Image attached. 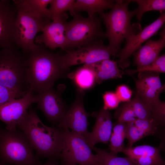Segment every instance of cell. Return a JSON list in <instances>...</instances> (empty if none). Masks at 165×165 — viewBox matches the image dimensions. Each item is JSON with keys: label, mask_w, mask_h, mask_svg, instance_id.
<instances>
[{"label": "cell", "mask_w": 165, "mask_h": 165, "mask_svg": "<svg viewBox=\"0 0 165 165\" xmlns=\"http://www.w3.org/2000/svg\"><path fill=\"white\" fill-rule=\"evenodd\" d=\"M45 47L39 45L27 56V82L33 94L53 88L55 81L64 77L68 70L63 67L62 54L51 52Z\"/></svg>", "instance_id": "cell-1"}, {"label": "cell", "mask_w": 165, "mask_h": 165, "mask_svg": "<svg viewBox=\"0 0 165 165\" xmlns=\"http://www.w3.org/2000/svg\"><path fill=\"white\" fill-rule=\"evenodd\" d=\"M17 127L26 136L38 156L54 159L60 157L63 144L62 129L45 125L32 108L28 111Z\"/></svg>", "instance_id": "cell-2"}, {"label": "cell", "mask_w": 165, "mask_h": 165, "mask_svg": "<svg viewBox=\"0 0 165 165\" xmlns=\"http://www.w3.org/2000/svg\"><path fill=\"white\" fill-rule=\"evenodd\" d=\"M130 2V0H116L110 12L99 13L106 28L105 36L109 41L108 46L115 55L120 51L122 43L128 36L142 30L139 23L131 24L134 15L133 11L128 10Z\"/></svg>", "instance_id": "cell-3"}, {"label": "cell", "mask_w": 165, "mask_h": 165, "mask_svg": "<svg viewBox=\"0 0 165 165\" xmlns=\"http://www.w3.org/2000/svg\"><path fill=\"white\" fill-rule=\"evenodd\" d=\"M27 57L15 47L0 51V85L22 97L29 91L27 80Z\"/></svg>", "instance_id": "cell-4"}, {"label": "cell", "mask_w": 165, "mask_h": 165, "mask_svg": "<svg viewBox=\"0 0 165 165\" xmlns=\"http://www.w3.org/2000/svg\"><path fill=\"white\" fill-rule=\"evenodd\" d=\"M27 138L20 130L0 127V160L7 164L38 165V159Z\"/></svg>", "instance_id": "cell-5"}, {"label": "cell", "mask_w": 165, "mask_h": 165, "mask_svg": "<svg viewBox=\"0 0 165 165\" xmlns=\"http://www.w3.org/2000/svg\"><path fill=\"white\" fill-rule=\"evenodd\" d=\"M72 16V19L65 24L64 50L77 49L106 38L101 28L100 19L96 15L86 18L75 12Z\"/></svg>", "instance_id": "cell-6"}, {"label": "cell", "mask_w": 165, "mask_h": 165, "mask_svg": "<svg viewBox=\"0 0 165 165\" xmlns=\"http://www.w3.org/2000/svg\"><path fill=\"white\" fill-rule=\"evenodd\" d=\"M14 5L16 9L14 32L15 45L21 49L24 55L28 56L39 48V45H36L35 42L36 35L42 31L45 25L50 21Z\"/></svg>", "instance_id": "cell-7"}, {"label": "cell", "mask_w": 165, "mask_h": 165, "mask_svg": "<svg viewBox=\"0 0 165 165\" xmlns=\"http://www.w3.org/2000/svg\"><path fill=\"white\" fill-rule=\"evenodd\" d=\"M63 131L62 149L60 157L62 163L80 165H99L96 155L85 138L72 131L68 128Z\"/></svg>", "instance_id": "cell-8"}, {"label": "cell", "mask_w": 165, "mask_h": 165, "mask_svg": "<svg viewBox=\"0 0 165 165\" xmlns=\"http://www.w3.org/2000/svg\"><path fill=\"white\" fill-rule=\"evenodd\" d=\"M65 51L64 54H62V61L63 67L66 70L72 66L81 64L91 65L110 59L111 56L115 55L101 40Z\"/></svg>", "instance_id": "cell-9"}, {"label": "cell", "mask_w": 165, "mask_h": 165, "mask_svg": "<svg viewBox=\"0 0 165 165\" xmlns=\"http://www.w3.org/2000/svg\"><path fill=\"white\" fill-rule=\"evenodd\" d=\"M161 13L157 20L145 27L139 32L131 34L127 37L124 47L116 55L119 57L118 61L119 67L124 69L129 66L130 57L138 50L143 43L156 34L162 27L165 21V13L164 12Z\"/></svg>", "instance_id": "cell-10"}, {"label": "cell", "mask_w": 165, "mask_h": 165, "mask_svg": "<svg viewBox=\"0 0 165 165\" xmlns=\"http://www.w3.org/2000/svg\"><path fill=\"white\" fill-rule=\"evenodd\" d=\"M75 101L70 108L67 111L58 127L62 129L70 128L72 132L81 135L85 138L88 132V117L89 114L84 106L83 90L78 88L76 90Z\"/></svg>", "instance_id": "cell-11"}, {"label": "cell", "mask_w": 165, "mask_h": 165, "mask_svg": "<svg viewBox=\"0 0 165 165\" xmlns=\"http://www.w3.org/2000/svg\"><path fill=\"white\" fill-rule=\"evenodd\" d=\"M36 102L35 95L29 91L24 97L0 105V120L6 125V129L9 130L16 129L26 115L29 107Z\"/></svg>", "instance_id": "cell-12"}, {"label": "cell", "mask_w": 165, "mask_h": 165, "mask_svg": "<svg viewBox=\"0 0 165 165\" xmlns=\"http://www.w3.org/2000/svg\"><path fill=\"white\" fill-rule=\"evenodd\" d=\"M35 95L38 108L49 122L58 125L67 111L60 93L51 88L40 91Z\"/></svg>", "instance_id": "cell-13"}, {"label": "cell", "mask_w": 165, "mask_h": 165, "mask_svg": "<svg viewBox=\"0 0 165 165\" xmlns=\"http://www.w3.org/2000/svg\"><path fill=\"white\" fill-rule=\"evenodd\" d=\"M67 15L65 13L44 27L42 33L35 38V41L51 49L59 48L64 50L66 38L65 24Z\"/></svg>", "instance_id": "cell-14"}, {"label": "cell", "mask_w": 165, "mask_h": 165, "mask_svg": "<svg viewBox=\"0 0 165 165\" xmlns=\"http://www.w3.org/2000/svg\"><path fill=\"white\" fill-rule=\"evenodd\" d=\"M139 72V79L135 80L136 93L145 102H156L160 100V95L165 89V85L162 84L159 73L146 71Z\"/></svg>", "instance_id": "cell-15"}, {"label": "cell", "mask_w": 165, "mask_h": 165, "mask_svg": "<svg viewBox=\"0 0 165 165\" xmlns=\"http://www.w3.org/2000/svg\"><path fill=\"white\" fill-rule=\"evenodd\" d=\"M16 8L9 0H0V47H15L14 32Z\"/></svg>", "instance_id": "cell-16"}, {"label": "cell", "mask_w": 165, "mask_h": 165, "mask_svg": "<svg viewBox=\"0 0 165 165\" xmlns=\"http://www.w3.org/2000/svg\"><path fill=\"white\" fill-rule=\"evenodd\" d=\"M91 116L96 118V123L92 132H88L85 138L92 149L97 143H108L112 133L113 124L108 110L102 108L98 112H93Z\"/></svg>", "instance_id": "cell-17"}, {"label": "cell", "mask_w": 165, "mask_h": 165, "mask_svg": "<svg viewBox=\"0 0 165 165\" xmlns=\"http://www.w3.org/2000/svg\"><path fill=\"white\" fill-rule=\"evenodd\" d=\"M158 40H147L145 44L134 53V64L139 68L149 65L159 56L161 51L165 46V28L160 33Z\"/></svg>", "instance_id": "cell-18"}, {"label": "cell", "mask_w": 165, "mask_h": 165, "mask_svg": "<svg viewBox=\"0 0 165 165\" xmlns=\"http://www.w3.org/2000/svg\"><path fill=\"white\" fill-rule=\"evenodd\" d=\"M90 65L94 72L96 82L99 84L109 79L122 78L124 74L119 69L117 62L110 59Z\"/></svg>", "instance_id": "cell-19"}, {"label": "cell", "mask_w": 165, "mask_h": 165, "mask_svg": "<svg viewBox=\"0 0 165 165\" xmlns=\"http://www.w3.org/2000/svg\"><path fill=\"white\" fill-rule=\"evenodd\" d=\"M115 1L110 0H76L74 5V10L77 12L84 11L88 17L95 16L97 12H103L104 10L111 9Z\"/></svg>", "instance_id": "cell-20"}, {"label": "cell", "mask_w": 165, "mask_h": 165, "mask_svg": "<svg viewBox=\"0 0 165 165\" xmlns=\"http://www.w3.org/2000/svg\"><path fill=\"white\" fill-rule=\"evenodd\" d=\"M51 0H14V5L20 6L38 16L49 20L47 17L48 5Z\"/></svg>", "instance_id": "cell-21"}, {"label": "cell", "mask_w": 165, "mask_h": 165, "mask_svg": "<svg viewBox=\"0 0 165 165\" xmlns=\"http://www.w3.org/2000/svg\"><path fill=\"white\" fill-rule=\"evenodd\" d=\"M71 75L79 89L82 90L91 88L96 82L94 72L90 65H84Z\"/></svg>", "instance_id": "cell-22"}, {"label": "cell", "mask_w": 165, "mask_h": 165, "mask_svg": "<svg viewBox=\"0 0 165 165\" xmlns=\"http://www.w3.org/2000/svg\"><path fill=\"white\" fill-rule=\"evenodd\" d=\"M92 149L96 155L99 165H136L128 157H122L94 146Z\"/></svg>", "instance_id": "cell-23"}, {"label": "cell", "mask_w": 165, "mask_h": 165, "mask_svg": "<svg viewBox=\"0 0 165 165\" xmlns=\"http://www.w3.org/2000/svg\"><path fill=\"white\" fill-rule=\"evenodd\" d=\"M126 126L125 123L117 121L112 129L109 141L110 152L113 154L117 155L125 147L124 141L126 138Z\"/></svg>", "instance_id": "cell-24"}, {"label": "cell", "mask_w": 165, "mask_h": 165, "mask_svg": "<svg viewBox=\"0 0 165 165\" xmlns=\"http://www.w3.org/2000/svg\"><path fill=\"white\" fill-rule=\"evenodd\" d=\"M131 2L136 3L138 7L133 10L138 21L142 19L143 14L146 12L152 10H158L161 13L165 9V1L164 0H130Z\"/></svg>", "instance_id": "cell-25"}, {"label": "cell", "mask_w": 165, "mask_h": 165, "mask_svg": "<svg viewBox=\"0 0 165 165\" xmlns=\"http://www.w3.org/2000/svg\"><path fill=\"white\" fill-rule=\"evenodd\" d=\"M75 0H51L48 9L47 17L52 21L59 17L65 11H69L72 16L75 12L74 7Z\"/></svg>", "instance_id": "cell-26"}, {"label": "cell", "mask_w": 165, "mask_h": 165, "mask_svg": "<svg viewBox=\"0 0 165 165\" xmlns=\"http://www.w3.org/2000/svg\"><path fill=\"white\" fill-rule=\"evenodd\" d=\"M160 148L144 145L135 147H125L121 151L131 160L141 156L161 157Z\"/></svg>", "instance_id": "cell-27"}, {"label": "cell", "mask_w": 165, "mask_h": 165, "mask_svg": "<svg viewBox=\"0 0 165 165\" xmlns=\"http://www.w3.org/2000/svg\"><path fill=\"white\" fill-rule=\"evenodd\" d=\"M131 102L137 119L153 120L152 116V104L144 102L137 93Z\"/></svg>", "instance_id": "cell-28"}, {"label": "cell", "mask_w": 165, "mask_h": 165, "mask_svg": "<svg viewBox=\"0 0 165 165\" xmlns=\"http://www.w3.org/2000/svg\"><path fill=\"white\" fill-rule=\"evenodd\" d=\"M153 72L158 73L165 72V55L164 54L159 56L150 64L137 68L135 70H129L126 71L128 75H131L138 72Z\"/></svg>", "instance_id": "cell-29"}, {"label": "cell", "mask_w": 165, "mask_h": 165, "mask_svg": "<svg viewBox=\"0 0 165 165\" xmlns=\"http://www.w3.org/2000/svg\"><path fill=\"white\" fill-rule=\"evenodd\" d=\"M115 115L117 121L126 123L134 122L137 118L131 101L125 103Z\"/></svg>", "instance_id": "cell-30"}, {"label": "cell", "mask_w": 165, "mask_h": 165, "mask_svg": "<svg viewBox=\"0 0 165 165\" xmlns=\"http://www.w3.org/2000/svg\"><path fill=\"white\" fill-rule=\"evenodd\" d=\"M126 124L125 137L128 142V147H131L134 143L145 137V136L135 125L134 122Z\"/></svg>", "instance_id": "cell-31"}, {"label": "cell", "mask_w": 165, "mask_h": 165, "mask_svg": "<svg viewBox=\"0 0 165 165\" xmlns=\"http://www.w3.org/2000/svg\"><path fill=\"white\" fill-rule=\"evenodd\" d=\"M134 123L141 132L145 137L154 134L157 130L158 124L154 120L137 119Z\"/></svg>", "instance_id": "cell-32"}, {"label": "cell", "mask_w": 165, "mask_h": 165, "mask_svg": "<svg viewBox=\"0 0 165 165\" xmlns=\"http://www.w3.org/2000/svg\"><path fill=\"white\" fill-rule=\"evenodd\" d=\"M152 116L158 124L164 126L165 122V103L160 100L152 104Z\"/></svg>", "instance_id": "cell-33"}, {"label": "cell", "mask_w": 165, "mask_h": 165, "mask_svg": "<svg viewBox=\"0 0 165 165\" xmlns=\"http://www.w3.org/2000/svg\"><path fill=\"white\" fill-rule=\"evenodd\" d=\"M22 97L18 93L0 85V105Z\"/></svg>", "instance_id": "cell-34"}, {"label": "cell", "mask_w": 165, "mask_h": 165, "mask_svg": "<svg viewBox=\"0 0 165 165\" xmlns=\"http://www.w3.org/2000/svg\"><path fill=\"white\" fill-rule=\"evenodd\" d=\"M131 160L136 165H164V161L161 157L141 156Z\"/></svg>", "instance_id": "cell-35"}, {"label": "cell", "mask_w": 165, "mask_h": 165, "mask_svg": "<svg viewBox=\"0 0 165 165\" xmlns=\"http://www.w3.org/2000/svg\"><path fill=\"white\" fill-rule=\"evenodd\" d=\"M104 106L103 108L105 110L113 109L116 108L121 101L116 93L106 92L103 96Z\"/></svg>", "instance_id": "cell-36"}, {"label": "cell", "mask_w": 165, "mask_h": 165, "mask_svg": "<svg viewBox=\"0 0 165 165\" xmlns=\"http://www.w3.org/2000/svg\"><path fill=\"white\" fill-rule=\"evenodd\" d=\"M116 93L121 102H128L130 101L132 91L127 86L122 85L117 87Z\"/></svg>", "instance_id": "cell-37"}, {"label": "cell", "mask_w": 165, "mask_h": 165, "mask_svg": "<svg viewBox=\"0 0 165 165\" xmlns=\"http://www.w3.org/2000/svg\"><path fill=\"white\" fill-rule=\"evenodd\" d=\"M55 159L50 158L46 163L42 165H59L57 162L55 160Z\"/></svg>", "instance_id": "cell-38"}, {"label": "cell", "mask_w": 165, "mask_h": 165, "mask_svg": "<svg viewBox=\"0 0 165 165\" xmlns=\"http://www.w3.org/2000/svg\"><path fill=\"white\" fill-rule=\"evenodd\" d=\"M62 165H77L76 164L70 163H62Z\"/></svg>", "instance_id": "cell-39"}, {"label": "cell", "mask_w": 165, "mask_h": 165, "mask_svg": "<svg viewBox=\"0 0 165 165\" xmlns=\"http://www.w3.org/2000/svg\"><path fill=\"white\" fill-rule=\"evenodd\" d=\"M0 165H10L7 164L3 163L2 162H0Z\"/></svg>", "instance_id": "cell-40"}]
</instances>
